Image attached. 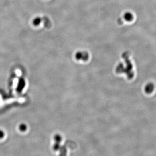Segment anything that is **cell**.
Here are the masks:
<instances>
[{
  "instance_id": "4",
  "label": "cell",
  "mask_w": 156,
  "mask_h": 156,
  "mask_svg": "<svg viewBox=\"0 0 156 156\" xmlns=\"http://www.w3.org/2000/svg\"><path fill=\"white\" fill-rule=\"evenodd\" d=\"M42 22V19L39 17H35L32 21V24L35 27H37Z\"/></svg>"
},
{
  "instance_id": "3",
  "label": "cell",
  "mask_w": 156,
  "mask_h": 156,
  "mask_svg": "<svg viewBox=\"0 0 156 156\" xmlns=\"http://www.w3.org/2000/svg\"><path fill=\"white\" fill-rule=\"evenodd\" d=\"M154 89V86L153 83H148L145 87V90L147 94H151L153 92Z\"/></svg>"
},
{
  "instance_id": "1",
  "label": "cell",
  "mask_w": 156,
  "mask_h": 156,
  "mask_svg": "<svg viewBox=\"0 0 156 156\" xmlns=\"http://www.w3.org/2000/svg\"><path fill=\"white\" fill-rule=\"evenodd\" d=\"M75 56L77 60H87L89 57V55L87 52L85 51H79L76 53Z\"/></svg>"
},
{
  "instance_id": "2",
  "label": "cell",
  "mask_w": 156,
  "mask_h": 156,
  "mask_svg": "<svg viewBox=\"0 0 156 156\" xmlns=\"http://www.w3.org/2000/svg\"><path fill=\"white\" fill-rule=\"evenodd\" d=\"M123 17L126 21L128 22L132 21L134 18V15L130 12H127L125 13L123 15Z\"/></svg>"
}]
</instances>
